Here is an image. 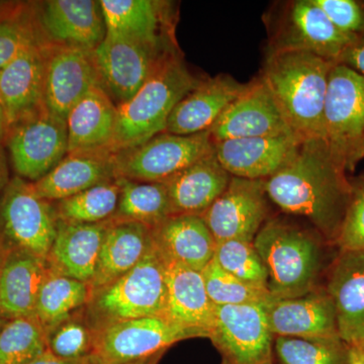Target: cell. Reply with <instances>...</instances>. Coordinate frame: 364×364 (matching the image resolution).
<instances>
[{
    "label": "cell",
    "mask_w": 364,
    "mask_h": 364,
    "mask_svg": "<svg viewBox=\"0 0 364 364\" xmlns=\"http://www.w3.org/2000/svg\"><path fill=\"white\" fill-rule=\"evenodd\" d=\"M346 173L324 138L306 139L293 160L265 181V189L284 212L306 218L325 241L335 244L351 200Z\"/></svg>",
    "instance_id": "6da1fadb"
},
{
    "label": "cell",
    "mask_w": 364,
    "mask_h": 364,
    "mask_svg": "<svg viewBox=\"0 0 364 364\" xmlns=\"http://www.w3.org/2000/svg\"><path fill=\"white\" fill-rule=\"evenodd\" d=\"M335 64L312 53H268L261 79L299 140L324 138V107Z\"/></svg>",
    "instance_id": "7a4b0ae2"
},
{
    "label": "cell",
    "mask_w": 364,
    "mask_h": 364,
    "mask_svg": "<svg viewBox=\"0 0 364 364\" xmlns=\"http://www.w3.org/2000/svg\"><path fill=\"white\" fill-rule=\"evenodd\" d=\"M324 238L289 223L267 221L253 243L268 274L275 299L298 298L318 289L324 268Z\"/></svg>",
    "instance_id": "3957f363"
},
{
    "label": "cell",
    "mask_w": 364,
    "mask_h": 364,
    "mask_svg": "<svg viewBox=\"0 0 364 364\" xmlns=\"http://www.w3.org/2000/svg\"><path fill=\"white\" fill-rule=\"evenodd\" d=\"M198 82L177 53L168 55L133 97L117 105L112 154L164 133L174 107Z\"/></svg>",
    "instance_id": "277c9868"
},
{
    "label": "cell",
    "mask_w": 364,
    "mask_h": 364,
    "mask_svg": "<svg viewBox=\"0 0 364 364\" xmlns=\"http://www.w3.org/2000/svg\"><path fill=\"white\" fill-rule=\"evenodd\" d=\"M165 305V261L153 242L135 267L111 284L91 291L82 314L90 327L97 330L119 321L164 317Z\"/></svg>",
    "instance_id": "5b68a950"
},
{
    "label": "cell",
    "mask_w": 364,
    "mask_h": 364,
    "mask_svg": "<svg viewBox=\"0 0 364 364\" xmlns=\"http://www.w3.org/2000/svg\"><path fill=\"white\" fill-rule=\"evenodd\" d=\"M324 139L347 172L363 159L364 76L342 64H335L330 72Z\"/></svg>",
    "instance_id": "8992f818"
},
{
    "label": "cell",
    "mask_w": 364,
    "mask_h": 364,
    "mask_svg": "<svg viewBox=\"0 0 364 364\" xmlns=\"http://www.w3.org/2000/svg\"><path fill=\"white\" fill-rule=\"evenodd\" d=\"M268 20V53L308 52L338 64L345 50L355 41L333 25L314 0L287 2Z\"/></svg>",
    "instance_id": "52a82bcc"
},
{
    "label": "cell",
    "mask_w": 364,
    "mask_h": 364,
    "mask_svg": "<svg viewBox=\"0 0 364 364\" xmlns=\"http://www.w3.org/2000/svg\"><path fill=\"white\" fill-rule=\"evenodd\" d=\"M214 152L210 131L188 136L164 132L112 156L117 178L162 182Z\"/></svg>",
    "instance_id": "ba28073f"
},
{
    "label": "cell",
    "mask_w": 364,
    "mask_h": 364,
    "mask_svg": "<svg viewBox=\"0 0 364 364\" xmlns=\"http://www.w3.org/2000/svg\"><path fill=\"white\" fill-rule=\"evenodd\" d=\"M55 208L36 193L33 183L16 177L0 202V229L9 247L47 258L57 234Z\"/></svg>",
    "instance_id": "9c48e42d"
},
{
    "label": "cell",
    "mask_w": 364,
    "mask_h": 364,
    "mask_svg": "<svg viewBox=\"0 0 364 364\" xmlns=\"http://www.w3.org/2000/svg\"><path fill=\"white\" fill-rule=\"evenodd\" d=\"M93 331L90 356L95 364L146 360L159 355L176 342L193 337L161 316L119 321Z\"/></svg>",
    "instance_id": "30bf717a"
},
{
    "label": "cell",
    "mask_w": 364,
    "mask_h": 364,
    "mask_svg": "<svg viewBox=\"0 0 364 364\" xmlns=\"http://www.w3.org/2000/svg\"><path fill=\"white\" fill-rule=\"evenodd\" d=\"M173 52L170 43L144 44L107 33L93 51V58L102 87L119 105L133 97L163 60Z\"/></svg>",
    "instance_id": "8fae6325"
},
{
    "label": "cell",
    "mask_w": 364,
    "mask_h": 364,
    "mask_svg": "<svg viewBox=\"0 0 364 364\" xmlns=\"http://www.w3.org/2000/svg\"><path fill=\"white\" fill-rule=\"evenodd\" d=\"M208 338L226 364H272L274 335L261 305L215 306Z\"/></svg>",
    "instance_id": "7c38bea8"
},
{
    "label": "cell",
    "mask_w": 364,
    "mask_h": 364,
    "mask_svg": "<svg viewBox=\"0 0 364 364\" xmlns=\"http://www.w3.org/2000/svg\"><path fill=\"white\" fill-rule=\"evenodd\" d=\"M7 146L14 171L21 178L38 181L56 167L68 152L66 122L44 109L9 129Z\"/></svg>",
    "instance_id": "4fadbf2b"
},
{
    "label": "cell",
    "mask_w": 364,
    "mask_h": 364,
    "mask_svg": "<svg viewBox=\"0 0 364 364\" xmlns=\"http://www.w3.org/2000/svg\"><path fill=\"white\" fill-rule=\"evenodd\" d=\"M267 198L265 181L232 176L226 191L200 217L217 243L227 240L253 242L267 223Z\"/></svg>",
    "instance_id": "5bb4252c"
},
{
    "label": "cell",
    "mask_w": 364,
    "mask_h": 364,
    "mask_svg": "<svg viewBox=\"0 0 364 364\" xmlns=\"http://www.w3.org/2000/svg\"><path fill=\"white\" fill-rule=\"evenodd\" d=\"M95 85H100L93 52L49 44L46 48L43 107L66 122L71 109Z\"/></svg>",
    "instance_id": "9a60e30c"
},
{
    "label": "cell",
    "mask_w": 364,
    "mask_h": 364,
    "mask_svg": "<svg viewBox=\"0 0 364 364\" xmlns=\"http://www.w3.org/2000/svg\"><path fill=\"white\" fill-rule=\"evenodd\" d=\"M210 133L215 143L232 139L294 135L261 77L248 83L210 129Z\"/></svg>",
    "instance_id": "2e32d148"
},
{
    "label": "cell",
    "mask_w": 364,
    "mask_h": 364,
    "mask_svg": "<svg viewBox=\"0 0 364 364\" xmlns=\"http://www.w3.org/2000/svg\"><path fill=\"white\" fill-rule=\"evenodd\" d=\"M301 142L294 135L232 139L215 143V154L232 176L267 181L293 160Z\"/></svg>",
    "instance_id": "e0dca14e"
},
{
    "label": "cell",
    "mask_w": 364,
    "mask_h": 364,
    "mask_svg": "<svg viewBox=\"0 0 364 364\" xmlns=\"http://www.w3.org/2000/svg\"><path fill=\"white\" fill-rule=\"evenodd\" d=\"M263 309L274 337L340 339L334 304L326 289L298 298L274 299Z\"/></svg>",
    "instance_id": "ac0fdd59"
},
{
    "label": "cell",
    "mask_w": 364,
    "mask_h": 364,
    "mask_svg": "<svg viewBox=\"0 0 364 364\" xmlns=\"http://www.w3.org/2000/svg\"><path fill=\"white\" fill-rule=\"evenodd\" d=\"M326 291L336 312L340 339L364 345V250L340 251L328 273Z\"/></svg>",
    "instance_id": "d6986e66"
},
{
    "label": "cell",
    "mask_w": 364,
    "mask_h": 364,
    "mask_svg": "<svg viewBox=\"0 0 364 364\" xmlns=\"http://www.w3.org/2000/svg\"><path fill=\"white\" fill-rule=\"evenodd\" d=\"M50 44L93 52L102 44L107 28L100 1L50 0L40 14Z\"/></svg>",
    "instance_id": "ffe728a7"
},
{
    "label": "cell",
    "mask_w": 364,
    "mask_h": 364,
    "mask_svg": "<svg viewBox=\"0 0 364 364\" xmlns=\"http://www.w3.org/2000/svg\"><path fill=\"white\" fill-rule=\"evenodd\" d=\"M165 279L164 318L193 337L208 338L215 305L208 296L202 272L165 261Z\"/></svg>",
    "instance_id": "44dd1931"
},
{
    "label": "cell",
    "mask_w": 364,
    "mask_h": 364,
    "mask_svg": "<svg viewBox=\"0 0 364 364\" xmlns=\"http://www.w3.org/2000/svg\"><path fill=\"white\" fill-rule=\"evenodd\" d=\"M246 87L228 75L198 81L174 107L165 132L188 136L210 131Z\"/></svg>",
    "instance_id": "7402d4cb"
},
{
    "label": "cell",
    "mask_w": 364,
    "mask_h": 364,
    "mask_svg": "<svg viewBox=\"0 0 364 364\" xmlns=\"http://www.w3.org/2000/svg\"><path fill=\"white\" fill-rule=\"evenodd\" d=\"M46 48L40 43L33 45L0 70V92L9 129L44 109Z\"/></svg>",
    "instance_id": "603a6c76"
},
{
    "label": "cell",
    "mask_w": 364,
    "mask_h": 364,
    "mask_svg": "<svg viewBox=\"0 0 364 364\" xmlns=\"http://www.w3.org/2000/svg\"><path fill=\"white\" fill-rule=\"evenodd\" d=\"M107 221L100 224H72L59 221L51 250L50 272L80 280L90 286L95 277Z\"/></svg>",
    "instance_id": "cb8c5ba5"
},
{
    "label": "cell",
    "mask_w": 364,
    "mask_h": 364,
    "mask_svg": "<svg viewBox=\"0 0 364 364\" xmlns=\"http://www.w3.org/2000/svg\"><path fill=\"white\" fill-rule=\"evenodd\" d=\"M117 114V105L111 97L102 86H93L67 117V154L111 153Z\"/></svg>",
    "instance_id": "d4e9b609"
},
{
    "label": "cell",
    "mask_w": 364,
    "mask_h": 364,
    "mask_svg": "<svg viewBox=\"0 0 364 364\" xmlns=\"http://www.w3.org/2000/svg\"><path fill=\"white\" fill-rule=\"evenodd\" d=\"M152 239L166 262L200 272L214 258L217 248V241L200 215H172L153 228Z\"/></svg>",
    "instance_id": "484cf974"
},
{
    "label": "cell",
    "mask_w": 364,
    "mask_h": 364,
    "mask_svg": "<svg viewBox=\"0 0 364 364\" xmlns=\"http://www.w3.org/2000/svg\"><path fill=\"white\" fill-rule=\"evenodd\" d=\"M231 179L214 152L162 182L173 215H202L226 191Z\"/></svg>",
    "instance_id": "4316f807"
},
{
    "label": "cell",
    "mask_w": 364,
    "mask_h": 364,
    "mask_svg": "<svg viewBox=\"0 0 364 364\" xmlns=\"http://www.w3.org/2000/svg\"><path fill=\"white\" fill-rule=\"evenodd\" d=\"M114 179L116 170L111 153H76L67 154L47 176L32 183L43 200L59 202Z\"/></svg>",
    "instance_id": "83f0119b"
},
{
    "label": "cell",
    "mask_w": 364,
    "mask_h": 364,
    "mask_svg": "<svg viewBox=\"0 0 364 364\" xmlns=\"http://www.w3.org/2000/svg\"><path fill=\"white\" fill-rule=\"evenodd\" d=\"M50 269L47 260L9 247L0 277V309L9 318L33 317L41 289Z\"/></svg>",
    "instance_id": "f1b7e54d"
},
{
    "label": "cell",
    "mask_w": 364,
    "mask_h": 364,
    "mask_svg": "<svg viewBox=\"0 0 364 364\" xmlns=\"http://www.w3.org/2000/svg\"><path fill=\"white\" fill-rule=\"evenodd\" d=\"M153 246L152 229L138 223L107 221L91 291L111 284L135 267Z\"/></svg>",
    "instance_id": "f546056e"
},
{
    "label": "cell",
    "mask_w": 364,
    "mask_h": 364,
    "mask_svg": "<svg viewBox=\"0 0 364 364\" xmlns=\"http://www.w3.org/2000/svg\"><path fill=\"white\" fill-rule=\"evenodd\" d=\"M107 33L149 45L166 44V4L153 0H100Z\"/></svg>",
    "instance_id": "4dcf8cb0"
},
{
    "label": "cell",
    "mask_w": 364,
    "mask_h": 364,
    "mask_svg": "<svg viewBox=\"0 0 364 364\" xmlns=\"http://www.w3.org/2000/svg\"><path fill=\"white\" fill-rule=\"evenodd\" d=\"M117 179L121 186L119 203L109 221L138 223L153 229L173 215L163 182Z\"/></svg>",
    "instance_id": "1f68e13d"
},
{
    "label": "cell",
    "mask_w": 364,
    "mask_h": 364,
    "mask_svg": "<svg viewBox=\"0 0 364 364\" xmlns=\"http://www.w3.org/2000/svg\"><path fill=\"white\" fill-rule=\"evenodd\" d=\"M90 296V289L86 282L50 272L38 296L33 317L48 335L83 310Z\"/></svg>",
    "instance_id": "d6a6232c"
},
{
    "label": "cell",
    "mask_w": 364,
    "mask_h": 364,
    "mask_svg": "<svg viewBox=\"0 0 364 364\" xmlns=\"http://www.w3.org/2000/svg\"><path fill=\"white\" fill-rule=\"evenodd\" d=\"M117 179L97 184L54 205L59 221L72 224H100L112 219L119 203Z\"/></svg>",
    "instance_id": "836d02e7"
},
{
    "label": "cell",
    "mask_w": 364,
    "mask_h": 364,
    "mask_svg": "<svg viewBox=\"0 0 364 364\" xmlns=\"http://www.w3.org/2000/svg\"><path fill=\"white\" fill-rule=\"evenodd\" d=\"M47 349V333L35 317L11 318L0 330V364H28Z\"/></svg>",
    "instance_id": "e575fe53"
},
{
    "label": "cell",
    "mask_w": 364,
    "mask_h": 364,
    "mask_svg": "<svg viewBox=\"0 0 364 364\" xmlns=\"http://www.w3.org/2000/svg\"><path fill=\"white\" fill-rule=\"evenodd\" d=\"M349 347L341 339L274 337L280 364H349Z\"/></svg>",
    "instance_id": "d590c367"
},
{
    "label": "cell",
    "mask_w": 364,
    "mask_h": 364,
    "mask_svg": "<svg viewBox=\"0 0 364 364\" xmlns=\"http://www.w3.org/2000/svg\"><path fill=\"white\" fill-rule=\"evenodd\" d=\"M202 274L215 306H263L274 299L268 289L251 286L225 272L214 258L203 268Z\"/></svg>",
    "instance_id": "8d00e7d4"
},
{
    "label": "cell",
    "mask_w": 364,
    "mask_h": 364,
    "mask_svg": "<svg viewBox=\"0 0 364 364\" xmlns=\"http://www.w3.org/2000/svg\"><path fill=\"white\" fill-rule=\"evenodd\" d=\"M214 259L237 279L267 289L268 274L253 242L227 240L217 243Z\"/></svg>",
    "instance_id": "74e56055"
},
{
    "label": "cell",
    "mask_w": 364,
    "mask_h": 364,
    "mask_svg": "<svg viewBox=\"0 0 364 364\" xmlns=\"http://www.w3.org/2000/svg\"><path fill=\"white\" fill-rule=\"evenodd\" d=\"M93 335L95 331L81 310L47 335L48 349L62 359L88 358L92 351Z\"/></svg>",
    "instance_id": "f35d334b"
},
{
    "label": "cell",
    "mask_w": 364,
    "mask_h": 364,
    "mask_svg": "<svg viewBox=\"0 0 364 364\" xmlns=\"http://www.w3.org/2000/svg\"><path fill=\"white\" fill-rule=\"evenodd\" d=\"M351 184V200L335 242L340 251L364 250V176Z\"/></svg>",
    "instance_id": "ab89813d"
},
{
    "label": "cell",
    "mask_w": 364,
    "mask_h": 364,
    "mask_svg": "<svg viewBox=\"0 0 364 364\" xmlns=\"http://www.w3.org/2000/svg\"><path fill=\"white\" fill-rule=\"evenodd\" d=\"M333 25L345 35L358 40L364 36V1L360 0H314Z\"/></svg>",
    "instance_id": "60d3db41"
},
{
    "label": "cell",
    "mask_w": 364,
    "mask_h": 364,
    "mask_svg": "<svg viewBox=\"0 0 364 364\" xmlns=\"http://www.w3.org/2000/svg\"><path fill=\"white\" fill-rule=\"evenodd\" d=\"M33 28L23 21L11 20L0 23V70L14 61L28 48L38 44Z\"/></svg>",
    "instance_id": "b9f144b4"
},
{
    "label": "cell",
    "mask_w": 364,
    "mask_h": 364,
    "mask_svg": "<svg viewBox=\"0 0 364 364\" xmlns=\"http://www.w3.org/2000/svg\"><path fill=\"white\" fill-rule=\"evenodd\" d=\"M338 64L351 68L364 76V36L353 43L343 53Z\"/></svg>",
    "instance_id": "7bdbcfd3"
},
{
    "label": "cell",
    "mask_w": 364,
    "mask_h": 364,
    "mask_svg": "<svg viewBox=\"0 0 364 364\" xmlns=\"http://www.w3.org/2000/svg\"><path fill=\"white\" fill-rule=\"evenodd\" d=\"M28 364H95L91 356L79 359H62L57 358L49 349H47L39 358L33 359Z\"/></svg>",
    "instance_id": "ee69618b"
},
{
    "label": "cell",
    "mask_w": 364,
    "mask_h": 364,
    "mask_svg": "<svg viewBox=\"0 0 364 364\" xmlns=\"http://www.w3.org/2000/svg\"><path fill=\"white\" fill-rule=\"evenodd\" d=\"M7 184H9V170H7L6 158L0 145V191H4Z\"/></svg>",
    "instance_id": "f6af8a7d"
},
{
    "label": "cell",
    "mask_w": 364,
    "mask_h": 364,
    "mask_svg": "<svg viewBox=\"0 0 364 364\" xmlns=\"http://www.w3.org/2000/svg\"><path fill=\"white\" fill-rule=\"evenodd\" d=\"M349 364H364V347L351 346L348 349Z\"/></svg>",
    "instance_id": "bcb514c9"
},
{
    "label": "cell",
    "mask_w": 364,
    "mask_h": 364,
    "mask_svg": "<svg viewBox=\"0 0 364 364\" xmlns=\"http://www.w3.org/2000/svg\"><path fill=\"white\" fill-rule=\"evenodd\" d=\"M9 130L7 127L6 109H4V100H2L1 92H0V136L4 135Z\"/></svg>",
    "instance_id": "7dc6e473"
},
{
    "label": "cell",
    "mask_w": 364,
    "mask_h": 364,
    "mask_svg": "<svg viewBox=\"0 0 364 364\" xmlns=\"http://www.w3.org/2000/svg\"><path fill=\"white\" fill-rule=\"evenodd\" d=\"M7 251H9V246L4 241L0 240V277H1L2 267H4Z\"/></svg>",
    "instance_id": "c3c4849f"
},
{
    "label": "cell",
    "mask_w": 364,
    "mask_h": 364,
    "mask_svg": "<svg viewBox=\"0 0 364 364\" xmlns=\"http://www.w3.org/2000/svg\"><path fill=\"white\" fill-rule=\"evenodd\" d=\"M9 320H11V318H9L6 314L2 312L1 309H0V330L4 327V325H6Z\"/></svg>",
    "instance_id": "681fc988"
},
{
    "label": "cell",
    "mask_w": 364,
    "mask_h": 364,
    "mask_svg": "<svg viewBox=\"0 0 364 364\" xmlns=\"http://www.w3.org/2000/svg\"><path fill=\"white\" fill-rule=\"evenodd\" d=\"M156 361V356L155 358L146 359V360L138 361V363H127V364H154Z\"/></svg>",
    "instance_id": "f907efd6"
},
{
    "label": "cell",
    "mask_w": 364,
    "mask_h": 364,
    "mask_svg": "<svg viewBox=\"0 0 364 364\" xmlns=\"http://www.w3.org/2000/svg\"><path fill=\"white\" fill-rule=\"evenodd\" d=\"M223 364H226V363H223Z\"/></svg>",
    "instance_id": "816d5d0a"
},
{
    "label": "cell",
    "mask_w": 364,
    "mask_h": 364,
    "mask_svg": "<svg viewBox=\"0 0 364 364\" xmlns=\"http://www.w3.org/2000/svg\"><path fill=\"white\" fill-rule=\"evenodd\" d=\"M272 364H274V363H272Z\"/></svg>",
    "instance_id": "f5cc1de1"
},
{
    "label": "cell",
    "mask_w": 364,
    "mask_h": 364,
    "mask_svg": "<svg viewBox=\"0 0 364 364\" xmlns=\"http://www.w3.org/2000/svg\"><path fill=\"white\" fill-rule=\"evenodd\" d=\"M363 347H364V345H363Z\"/></svg>",
    "instance_id": "db71d44e"
}]
</instances>
